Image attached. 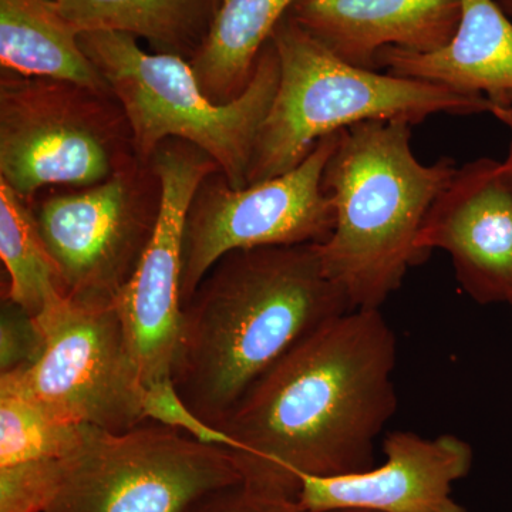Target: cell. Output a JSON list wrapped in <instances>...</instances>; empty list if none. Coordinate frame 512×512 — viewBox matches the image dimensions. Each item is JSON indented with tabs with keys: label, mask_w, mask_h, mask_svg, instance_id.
Wrapping results in <instances>:
<instances>
[{
	"label": "cell",
	"mask_w": 512,
	"mask_h": 512,
	"mask_svg": "<svg viewBox=\"0 0 512 512\" xmlns=\"http://www.w3.org/2000/svg\"><path fill=\"white\" fill-rule=\"evenodd\" d=\"M163 187L160 217L136 274L117 299L144 386L171 380L183 299L184 225L195 191L220 171L201 148L170 138L151 157Z\"/></svg>",
	"instance_id": "8fae6325"
},
{
	"label": "cell",
	"mask_w": 512,
	"mask_h": 512,
	"mask_svg": "<svg viewBox=\"0 0 512 512\" xmlns=\"http://www.w3.org/2000/svg\"><path fill=\"white\" fill-rule=\"evenodd\" d=\"M45 338L39 360L5 373L57 419L121 433L146 423L136 359L117 303L60 298L36 318Z\"/></svg>",
	"instance_id": "9c48e42d"
},
{
	"label": "cell",
	"mask_w": 512,
	"mask_h": 512,
	"mask_svg": "<svg viewBox=\"0 0 512 512\" xmlns=\"http://www.w3.org/2000/svg\"><path fill=\"white\" fill-rule=\"evenodd\" d=\"M288 15L340 59L377 70L384 47L431 53L446 46L461 0H296Z\"/></svg>",
	"instance_id": "5bb4252c"
},
{
	"label": "cell",
	"mask_w": 512,
	"mask_h": 512,
	"mask_svg": "<svg viewBox=\"0 0 512 512\" xmlns=\"http://www.w3.org/2000/svg\"><path fill=\"white\" fill-rule=\"evenodd\" d=\"M163 187L137 156L86 188H52L30 202L64 298L87 306L117 303L153 238Z\"/></svg>",
	"instance_id": "ba28073f"
},
{
	"label": "cell",
	"mask_w": 512,
	"mask_h": 512,
	"mask_svg": "<svg viewBox=\"0 0 512 512\" xmlns=\"http://www.w3.org/2000/svg\"><path fill=\"white\" fill-rule=\"evenodd\" d=\"M491 114L503 121L511 133L510 151H508L507 160L503 164L512 181V103H494V110Z\"/></svg>",
	"instance_id": "cb8c5ba5"
},
{
	"label": "cell",
	"mask_w": 512,
	"mask_h": 512,
	"mask_svg": "<svg viewBox=\"0 0 512 512\" xmlns=\"http://www.w3.org/2000/svg\"><path fill=\"white\" fill-rule=\"evenodd\" d=\"M45 346L36 319L15 302L2 298L0 309V375L35 365Z\"/></svg>",
	"instance_id": "603a6c76"
},
{
	"label": "cell",
	"mask_w": 512,
	"mask_h": 512,
	"mask_svg": "<svg viewBox=\"0 0 512 512\" xmlns=\"http://www.w3.org/2000/svg\"><path fill=\"white\" fill-rule=\"evenodd\" d=\"M322 512H376L370 510H359V508H340V510H328Z\"/></svg>",
	"instance_id": "484cf974"
},
{
	"label": "cell",
	"mask_w": 512,
	"mask_h": 512,
	"mask_svg": "<svg viewBox=\"0 0 512 512\" xmlns=\"http://www.w3.org/2000/svg\"><path fill=\"white\" fill-rule=\"evenodd\" d=\"M417 248L450 255L461 286L480 303L512 298V181L488 158L456 170L420 229Z\"/></svg>",
	"instance_id": "7c38bea8"
},
{
	"label": "cell",
	"mask_w": 512,
	"mask_h": 512,
	"mask_svg": "<svg viewBox=\"0 0 512 512\" xmlns=\"http://www.w3.org/2000/svg\"><path fill=\"white\" fill-rule=\"evenodd\" d=\"M137 156L111 92L2 72L0 180L29 204L47 188H86Z\"/></svg>",
	"instance_id": "8992f818"
},
{
	"label": "cell",
	"mask_w": 512,
	"mask_h": 512,
	"mask_svg": "<svg viewBox=\"0 0 512 512\" xmlns=\"http://www.w3.org/2000/svg\"><path fill=\"white\" fill-rule=\"evenodd\" d=\"M510 302L512 303V298H511V301H510Z\"/></svg>",
	"instance_id": "4316f807"
},
{
	"label": "cell",
	"mask_w": 512,
	"mask_h": 512,
	"mask_svg": "<svg viewBox=\"0 0 512 512\" xmlns=\"http://www.w3.org/2000/svg\"><path fill=\"white\" fill-rule=\"evenodd\" d=\"M83 426L53 416L10 375H0V512H43L60 461Z\"/></svg>",
	"instance_id": "2e32d148"
},
{
	"label": "cell",
	"mask_w": 512,
	"mask_h": 512,
	"mask_svg": "<svg viewBox=\"0 0 512 512\" xmlns=\"http://www.w3.org/2000/svg\"><path fill=\"white\" fill-rule=\"evenodd\" d=\"M82 32L111 30L146 40L151 52L191 62L222 0H52Z\"/></svg>",
	"instance_id": "ac0fdd59"
},
{
	"label": "cell",
	"mask_w": 512,
	"mask_h": 512,
	"mask_svg": "<svg viewBox=\"0 0 512 512\" xmlns=\"http://www.w3.org/2000/svg\"><path fill=\"white\" fill-rule=\"evenodd\" d=\"M339 133L316 144L289 173L234 190L215 171L202 180L184 225L181 299L190 301L222 256L238 249L323 244L335 210L322 180Z\"/></svg>",
	"instance_id": "30bf717a"
},
{
	"label": "cell",
	"mask_w": 512,
	"mask_h": 512,
	"mask_svg": "<svg viewBox=\"0 0 512 512\" xmlns=\"http://www.w3.org/2000/svg\"><path fill=\"white\" fill-rule=\"evenodd\" d=\"M0 258L9 276L2 298L39 318L63 298L59 274L28 201L0 180Z\"/></svg>",
	"instance_id": "ffe728a7"
},
{
	"label": "cell",
	"mask_w": 512,
	"mask_h": 512,
	"mask_svg": "<svg viewBox=\"0 0 512 512\" xmlns=\"http://www.w3.org/2000/svg\"><path fill=\"white\" fill-rule=\"evenodd\" d=\"M296 0H222L192 70L202 92L224 104L244 93L256 60Z\"/></svg>",
	"instance_id": "d6986e66"
},
{
	"label": "cell",
	"mask_w": 512,
	"mask_h": 512,
	"mask_svg": "<svg viewBox=\"0 0 512 512\" xmlns=\"http://www.w3.org/2000/svg\"><path fill=\"white\" fill-rule=\"evenodd\" d=\"M386 461L360 473L303 477L299 503L306 512L359 508L376 512H466L453 485L470 473L473 448L451 434L424 439L393 431L383 441Z\"/></svg>",
	"instance_id": "4fadbf2b"
},
{
	"label": "cell",
	"mask_w": 512,
	"mask_h": 512,
	"mask_svg": "<svg viewBox=\"0 0 512 512\" xmlns=\"http://www.w3.org/2000/svg\"><path fill=\"white\" fill-rule=\"evenodd\" d=\"M187 512H306L298 495L245 478L197 501Z\"/></svg>",
	"instance_id": "7402d4cb"
},
{
	"label": "cell",
	"mask_w": 512,
	"mask_h": 512,
	"mask_svg": "<svg viewBox=\"0 0 512 512\" xmlns=\"http://www.w3.org/2000/svg\"><path fill=\"white\" fill-rule=\"evenodd\" d=\"M52 0H0V70L110 92Z\"/></svg>",
	"instance_id": "e0dca14e"
},
{
	"label": "cell",
	"mask_w": 512,
	"mask_h": 512,
	"mask_svg": "<svg viewBox=\"0 0 512 512\" xmlns=\"http://www.w3.org/2000/svg\"><path fill=\"white\" fill-rule=\"evenodd\" d=\"M80 45L123 107L137 157L150 163L170 138L201 148L234 190L248 187L256 138L279 83L272 40L262 47L244 93L218 104L202 92L183 57L147 52L137 37L111 30L80 33Z\"/></svg>",
	"instance_id": "5b68a950"
},
{
	"label": "cell",
	"mask_w": 512,
	"mask_h": 512,
	"mask_svg": "<svg viewBox=\"0 0 512 512\" xmlns=\"http://www.w3.org/2000/svg\"><path fill=\"white\" fill-rule=\"evenodd\" d=\"M244 480L234 450L163 424L146 421L121 433L83 426L43 512H187Z\"/></svg>",
	"instance_id": "52a82bcc"
},
{
	"label": "cell",
	"mask_w": 512,
	"mask_h": 512,
	"mask_svg": "<svg viewBox=\"0 0 512 512\" xmlns=\"http://www.w3.org/2000/svg\"><path fill=\"white\" fill-rule=\"evenodd\" d=\"M396 362L380 309H353L299 340L218 426L245 478L299 497L303 477L372 468L377 437L397 410Z\"/></svg>",
	"instance_id": "6da1fadb"
},
{
	"label": "cell",
	"mask_w": 512,
	"mask_h": 512,
	"mask_svg": "<svg viewBox=\"0 0 512 512\" xmlns=\"http://www.w3.org/2000/svg\"><path fill=\"white\" fill-rule=\"evenodd\" d=\"M456 170L450 158L420 163L404 121H363L339 131L322 180L335 227L316 247L352 309H380L426 256L417 248L420 229Z\"/></svg>",
	"instance_id": "3957f363"
},
{
	"label": "cell",
	"mask_w": 512,
	"mask_h": 512,
	"mask_svg": "<svg viewBox=\"0 0 512 512\" xmlns=\"http://www.w3.org/2000/svg\"><path fill=\"white\" fill-rule=\"evenodd\" d=\"M376 66L495 103L512 94V23L495 0H461L460 23L446 46L431 53L384 47Z\"/></svg>",
	"instance_id": "9a60e30c"
},
{
	"label": "cell",
	"mask_w": 512,
	"mask_h": 512,
	"mask_svg": "<svg viewBox=\"0 0 512 512\" xmlns=\"http://www.w3.org/2000/svg\"><path fill=\"white\" fill-rule=\"evenodd\" d=\"M279 83L256 138L248 185L289 173L322 138L363 121L419 124L434 114L493 113L480 94L353 66L286 15L271 36Z\"/></svg>",
	"instance_id": "277c9868"
},
{
	"label": "cell",
	"mask_w": 512,
	"mask_h": 512,
	"mask_svg": "<svg viewBox=\"0 0 512 512\" xmlns=\"http://www.w3.org/2000/svg\"><path fill=\"white\" fill-rule=\"evenodd\" d=\"M144 416L147 421L181 431L201 443L225 447L229 450L235 448L234 441L224 431L205 423L188 409L187 404L175 390L173 379L146 387Z\"/></svg>",
	"instance_id": "44dd1931"
},
{
	"label": "cell",
	"mask_w": 512,
	"mask_h": 512,
	"mask_svg": "<svg viewBox=\"0 0 512 512\" xmlns=\"http://www.w3.org/2000/svg\"><path fill=\"white\" fill-rule=\"evenodd\" d=\"M501 3H503V9L507 10V12L511 13V15H512V0H501ZM495 103H512V94H508L507 97H504V99L495 101Z\"/></svg>",
	"instance_id": "d4e9b609"
},
{
	"label": "cell",
	"mask_w": 512,
	"mask_h": 512,
	"mask_svg": "<svg viewBox=\"0 0 512 512\" xmlns=\"http://www.w3.org/2000/svg\"><path fill=\"white\" fill-rule=\"evenodd\" d=\"M350 311L316 244L229 252L183 305L175 390L218 429L252 383L299 340Z\"/></svg>",
	"instance_id": "7a4b0ae2"
}]
</instances>
